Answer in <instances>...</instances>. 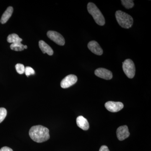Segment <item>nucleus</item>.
<instances>
[{"label": "nucleus", "instance_id": "obj_1", "mask_svg": "<svg viewBox=\"0 0 151 151\" xmlns=\"http://www.w3.org/2000/svg\"><path fill=\"white\" fill-rule=\"evenodd\" d=\"M29 135L35 142H43L49 139V130L46 127L41 125L35 126L29 130Z\"/></svg>", "mask_w": 151, "mask_h": 151}, {"label": "nucleus", "instance_id": "obj_2", "mask_svg": "<svg viewBox=\"0 0 151 151\" xmlns=\"http://www.w3.org/2000/svg\"><path fill=\"white\" fill-rule=\"evenodd\" d=\"M116 17L119 24L124 28H129L133 24L134 21L132 16L122 11L116 12Z\"/></svg>", "mask_w": 151, "mask_h": 151}, {"label": "nucleus", "instance_id": "obj_3", "mask_svg": "<svg viewBox=\"0 0 151 151\" xmlns=\"http://www.w3.org/2000/svg\"><path fill=\"white\" fill-rule=\"evenodd\" d=\"M87 10L94 18L96 23L100 26L105 24V19L101 12L94 3L89 2L87 5Z\"/></svg>", "mask_w": 151, "mask_h": 151}, {"label": "nucleus", "instance_id": "obj_4", "mask_svg": "<svg viewBox=\"0 0 151 151\" xmlns=\"http://www.w3.org/2000/svg\"><path fill=\"white\" fill-rule=\"evenodd\" d=\"M123 70L126 76L130 78H134L136 68L134 62L130 59L126 60L123 63Z\"/></svg>", "mask_w": 151, "mask_h": 151}, {"label": "nucleus", "instance_id": "obj_5", "mask_svg": "<svg viewBox=\"0 0 151 151\" xmlns=\"http://www.w3.org/2000/svg\"><path fill=\"white\" fill-rule=\"evenodd\" d=\"M47 36L51 40L53 41L59 45H64L65 43V39L61 34L57 32L49 31L47 32Z\"/></svg>", "mask_w": 151, "mask_h": 151}, {"label": "nucleus", "instance_id": "obj_6", "mask_svg": "<svg viewBox=\"0 0 151 151\" xmlns=\"http://www.w3.org/2000/svg\"><path fill=\"white\" fill-rule=\"evenodd\" d=\"M124 105L121 102L109 101L105 103V107L108 111L116 113L121 111L124 108Z\"/></svg>", "mask_w": 151, "mask_h": 151}, {"label": "nucleus", "instance_id": "obj_7", "mask_svg": "<svg viewBox=\"0 0 151 151\" xmlns=\"http://www.w3.org/2000/svg\"><path fill=\"white\" fill-rule=\"evenodd\" d=\"M77 81V76L73 74H70L68 75L63 79L60 83V86L62 88L65 89L72 86L75 84Z\"/></svg>", "mask_w": 151, "mask_h": 151}, {"label": "nucleus", "instance_id": "obj_8", "mask_svg": "<svg viewBox=\"0 0 151 151\" xmlns=\"http://www.w3.org/2000/svg\"><path fill=\"white\" fill-rule=\"evenodd\" d=\"M95 75L106 80H110L113 78V73L110 70L104 68H98L94 71Z\"/></svg>", "mask_w": 151, "mask_h": 151}, {"label": "nucleus", "instance_id": "obj_9", "mask_svg": "<svg viewBox=\"0 0 151 151\" xmlns=\"http://www.w3.org/2000/svg\"><path fill=\"white\" fill-rule=\"evenodd\" d=\"M117 137L120 141H123L129 137L130 133L128 127L127 126H121L118 128L116 131Z\"/></svg>", "mask_w": 151, "mask_h": 151}, {"label": "nucleus", "instance_id": "obj_10", "mask_svg": "<svg viewBox=\"0 0 151 151\" xmlns=\"http://www.w3.org/2000/svg\"><path fill=\"white\" fill-rule=\"evenodd\" d=\"M87 46L89 50L94 54L98 55H101L103 54V49L95 41L89 42Z\"/></svg>", "mask_w": 151, "mask_h": 151}, {"label": "nucleus", "instance_id": "obj_11", "mask_svg": "<svg viewBox=\"0 0 151 151\" xmlns=\"http://www.w3.org/2000/svg\"><path fill=\"white\" fill-rule=\"evenodd\" d=\"M76 124L77 126L82 130L86 131L89 129V122L87 119L83 116H79L76 119Z\"/></svg>", "mask_w": 151, "mask_h": 151}, {"label": "nucleus", "instance_id": "obj_12", "mask_svg": "<svg viewBox=\"0 0 151 151\" xmlns=\"http://www.w3.org/2000/svg\"><path fill=\"white\" fill-rule=\"evenodd\" d=\"M39 46L43 53H47L49 55H53V51L52 49L44 41H40L39 42Z\"/></svg>", "mask_w": 151, "mask_h": 151}, {"label": "nucleus", "instance_id": "obj_13", "mask_svg": "<svg viewBox=\"0 0 151 151\" xmlns=\"http://www.w3.org/2000/svg\"><path fill=\"white\" fill-rule=\"evenodd\" d=\"M13 12V8L12 7L9 6L6 9L4 12L1 18V22L2 24L6 23L8 21L9 19L12 16Z\"/></svg>", "mask_w": 151, "mask_h": 151}, {"label": "nucleus", "instance_id": "obj_14", "mask_svg": "<svg viewBox=\"0 0 151 151\" xmlns=\"http://www.w3.org/2000/svg\"><path fill=\"white\" fill-rule=\"evenodd\" d=\"M22 39L19 37L16 34L13 33L9 35L7 37V41L9 43H15L17 42H21Z\"/></svg>", "mask_w": 151, "mask_h": 151}, {"label": "nucleus", "instance_id": "obj_15", "mask_svg": "<svg viewBox=\"0 0 151 151\" xmlns=\"http://www.w3.org/2000/svg\"><path fill=\"white\" fill-rule=\"evenodd\" d=\"M24 45L21 42L12 43L10 45V48L12 50L17 51H20L24 49Z\"/></svg>", "mask_w": 151, "mask_h": 151}, {"label": "nucleus", "instance_id": "obj_16", "mask_svg": "<svg viewBox=\"0 0 151 151\" xmlns=\"http://www.w3.org/2000/svg\"><path fill=\"white\" fill-rule=\"evenodd\" d=\"M122 4L127 9L132 8L134 5V1L132 0H122Z\"/></svg>", "mask_w": 151, "mask_h": 151}, {"label": "nucleus", "instance_id": "obj_17", "mask_svg": "<svg viewBox=\"0 0 151 151\" xmlns=\"http://www.w3.org/2000/svg\"><path fill=\"white\" fill-rule=\"evenodd\" d=\"M15 68L17 72L19 74H23L24 73L25 67L24 65L21 63H18L15 65Z\"/></svg>", "mask_w": 151, "mask_h": 151}, {"label": "nucleus", "instance_id": "obj_18", "mask_svg": "<svg viewBox=\"0 0 151 151\" xmlns=\"http://www.w3.org/2000/svg\"><path fill=\"white\" fill-rule=\"evenodd\" d=\"M7 115V111L5 108H0V123L4 120Z\"/></svg>", "mask_w": 151, "mask_h": 151}, {"label": "nucleus", "instance_id": "obj_19", "mask_svg": "<svg viewBox=\"0 0 151 151\" xmlns=\"http://www.w3.org/2000/svg\"><path fill=\"white\" fill-rule=\"evenodd\" d=\"M24 73L27 76H29L31 75H34L35 74V71L33 69L29 66L25 68Z\"/></svg>", "mask_w": 151, "mask_h": 151}, {"label": "nucleus", "instance_id": "obj_20", "mask_svg": "<svg viewBox=\"0 0 151 151\" xmlns=\"http://www.w3.org/2000/svg\"><path fill=\"white\" fill-rule=\"evenodd\" d=\"M0 151H13L10 148L7 147H4L0 149Z\"/></svg>", "mask_w": 151, "mask_h": 151}, {"label": "nucleus", "instance_id": "obj_21", "mask_svg": "<svg viewBox=\"0 0 151 151\" xmlns=\"http://www.w3.org/2000/svg\"><path fill=\"white\" fill-rule=\"evenodd\" d=\"M99 151H110V150H109L107 146L103 145L101 146Z\"/></svg>", "mask_w": 151, "mask_h": 151}, {"label": "nucleus", "instance_id": "obj_22", "mask_svg": "<svg viewBox=\"0 0 151 151\" xmlns=\"http://www.w3.org/2000/svg\"><path fill=\"white\" fill-rule=\"evenodd\" d=\"M24 49H27V45H24Z\"/></svg>", "mask_w": 151, "mask_h": 151}]
</instances>
